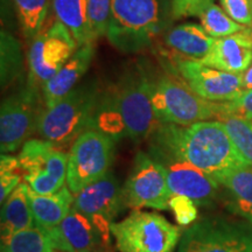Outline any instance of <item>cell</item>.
I'll list each match as a JSON object with an SVG mask.
<instances>
[{
  "label": "cell",
  "instance_id": "obj_23",
  "mask_svg": "<svg viewBox=\"0 0 252 252\" xmlns=\"http://www.w3.org/2000/svg\"><path fill=\"white\" fill-rule=\"evenodd\" d=\"M52 5L56 20L68 28L78 47L94 43L88 24V0H52Z\"/></svg>",
  "mask_w": 252,
  "mask_h": 252
},
{
  "label": "cell",
  "instance_id": "obj_13",
  "mask_svg": "<svg viewBox=\"0 0 252 252\" xmlns=\"http://www.w3.org/2000/svg\"><path fill=\"white\" fill-rule=\"evenodd\" d=\"M173 74L210 102H229L235 99L243 88V74H234L209 67L196 60L176 56L173 59Z\"/></svg>",
  "mask_w": 252,
  "mask_h": 252
},
{
  "label": "cell",
  "instance_id": "obj_4",
  "mask_svg": "<svg viewBox=\"0 0 252 252\" xmlns=\"http://www.w3.org/2000/svg\"><path fill=\"white\" fill-rule=\"evenodd\" d=\"M99 97L97 83L76 87L52 108H45L36 132L59 147L72 145L82 133L91 130Z\"/></svg>",
  "mask_w": 252,
  "mask_h": 252
},
{
  "label": "cell",
  "instance_id": "obj_14",
  "mask_svg": "<svg viewBox=\"0 0 252 252\" xmlns=\"http://www.w3.org/2000/svg\"><path fill=\"white\" fill-rule=\"evenodd\" d=\"M123 204H125L123 188L110 172L100 180L78 191L74 200V207L93 220L106 244H109L113 219Z\"/></svg>",
  "mask_w": 252,
  "mask_h": 252
},
{
  "label": "cell",
  "instance_id": "obj_5",
  "mask_svg": "<svg viewBox=\"0 0 252 252\" xmlns=\"http://www.w3.org/2000/svg\"><path fill=\"white\" fill-rule=\"evenodd\" d=\"M152 102L158 122L187 126L198 122L226 117L224 102H210L198 96L175 74H165L154 81Z\"/></svg>",
  "mask_w": 252,
  "mask_h": 252
},
{
  "label": "cell",
  "instance_id": "obj_34",
  "mask_svg": "<svg viewBox=\"0 0 252 252\" xmlns=\"http://www.w3.org/2000/svg\"><path fill=\"white\" fill-rule=\"evenodd\" d=\"M21 176H24L21 173L0 172V201H1V204L12 194V191L20 185Z\"/></svg>",
  "mask_w": 252,
  "mask_h": 252
},
{
  "label": "cell",
  "instance_id": "obj_15",
  "mask_svg": "<svg viewBox=\"0 0 252 252\" xmlns=\"http://www.w3.org/2000/svg\"><path fill=\"white\" fill-rule=\"evenodd\" d=\"M150 156L165 169L167 185L173 195H184L197 206L210 204L216 197L220 184L197 167L172 154L151 151Z\"/></svg>",
  "mask_w": 252,
  "mask_h": 252
},
{
  "label": "cell",
  "instance_id": "obj_7",
  "mask_svg": "<svg viewBox=\"0 0 252 252\" xmlns=\"http://www.w3.org/2000/svg\"><path fill=\"white\" fill-rule=\"evenodd\" d=\"M115 140L103 132L88 130L70 146L68 153L67 186L71 193L100 180L113 161Z\"/></svg>",
  "mask_w": 252,
  "mask_h": 252
},
{
  "label": "cell",
  "instance_id": "obj_2",
  "mask_svg": "<svg viewBox=\"0 0 252 252\" xmlns=\"http://www.w3.org/2000/svg\"><path fill=\"white\" fill-rule=\"evenodd\" d=\"M154 80L143 68L126 72L117 83L100 93L91 130L103 132L113 140L149 139L159 124L154 112Z\"/></svg>",
  "mask_w": 252,
  "mask_h": 252
},
{
  "label": "cell",
  "instance_id": "obj_16",
  "mask_svg": "<svg viewBox=\"0 0 252 252\" xmlns=\"http://www.w3.org/2000/svg\"><path fill=\"white\" fill-rule=\"evenodd\" d=\"M46 230L58 252H88L106 247L93 220L74 206L58 226Z\"/></svg>",
  "mask_w": 252,
  "mask_h": 252
},
{
  "label": "cell",
  "instance_id": "obj_22",
  "mask_svg": "<svg viewBox=\"0 0 252 252\" xmlns=\"http://www.w3.org/2000/svg\"><path fill=\"white\" fill-rule=\"evenodd\" d=\"M35 225L28 201V185L20 184L6 198L1 208V238Z\"/></svg>",
  "mask_w": 252,
  "mask_h": 252
},
{
  "label": "cell",
  "instance_id": "obj_11",
  "mask_svg": "<svg viewBox=\"0 0 252 252\" xmlns=\"http://www.w3.org/2000/svg\"><path fill=\"white\" fill-rule=\"evenodd\" d=\"M178 252H252V225L203 220L185 230Z\"/></svg>",
  "mask_w": 252,
  "mask_h": 252
},
{
  "label": "cell",
  "instance_id": "obj_18",
  "mask_svg": "<svg viewBox=\"0 0 252 252\" xmlns=\"http://www.w3.org/2000/svg\"><path fill=\"white\" fill-rule=\"evenodd\" d=\"M94 56V43H88L74 53V55L63 64V67L56 72L42 88V98L45 108H52L67 96L76 84L84 76Z\"/></svg>",
  "mask_w": 252,
  "mask_h": 252
},
{
  "label": "cell",
  "instance_id": "obj_28",
  "mask_svg": "<svg viewBox=\"0 0 252 252\" xmlns=\"http://www.w3.org/2000/svg\"><path fill=\"white\" fill-rule=\"evenodd\" d=\"M21 52L18 41L8 33L1 32V83L9 84L20 75Z\"/></svg>",
  "mask_w": 252,
  "mask_h": 252
},
{
  "label": "cell",
  "instance_id": "obj_8",
  "mask_svg": "<svg viewBox=\"0 0 252 252\" xmlns=\"http://www.w3.org/2000/svg\"><path fill=\"white\" fill-rule=\"evenodd\" d=\"M26 83L23 89L12 94L0 109V150L8 154L24 146L36 132L42 108V93Z\"/></svg>",
  "mask_w": 252,
  "mask_h": 252
},
{
  "label": "cell",
  "instance_id": "obj_6",
  "mask_svg": "<svg viewBox=\"0 0 252 252\" xmlns=\"http://www.w3.org/2000/svg\"><path fill=\"white\" fill-rule=\"evenodd\" d=\"M110 230L119 252H174L180 243L179 228L157 213L134 210Z\"/></svg>",
  "mask_w": 252,
  "mask_h": 252
},
{
  "label": "cell",
  "instance_id": "obj_33",
  "mask_svg": "<svg viewBox=\"0 0 252 252\" xmlns=\"http://www.w3.org/2000/svg\"><path fill=\"white\" fill-rule=\"evenodd\" d=\"M226 116H236L252 121V89H244L235 99L224 102Z\"/></svg>",
  "mask_w": 252,
  "mask_h": 252
},
{
  "label": "cell",
  "instance_id": "obj_24",
  "mask_svg": "<svg viewBox=\"0 0 252 252\" xmlns=\"http://www.w3.org/2000/svg\"><path fill=\"white\" fill-rule=\"evenodd\" d=\"M1 252H58L45 228L34 225L1 238Z\"/></svg>",
  "mask_w": 252,
  "mask_h": 252
},
{
  "label": "cell",
  "instance_id": "obj_3",
  "mask_svg": "<svg viewBox=\"0 0 252 252\" xmlns=\"http://www.w3.org/2000/svg\"><path fill=\"white\" fill-rule=\"evenodd\" d=\"M173 20L172 0H111L106 37L124 53L150 47Z\"/></svg>",
  "mask_w": 252,
  "mask_h": 252
},
{
  "label": "cell",
  "instance_id": "obj_36",
  "mask_svg": "<svg viewBox=\"0 0 252 252\" xmlns=\"http://www.w3.org/2000/svg\"><path fill=\"white\" fill-rule=\"evenodd\" d=\"M88 252H110V251H108V249H106V247H100V248L94 249V250L88 251Z\"/></svg>",
  "mask_w": 252,
  "mask_h": 252
},
{
  "label": "cell",
  "instance_id": "obj_32",
  "mask_svg": "<svg viewBox=\"0 0 252 252\" xmlns=\"http://www.w3.org/2000/svg\"><path fill=\"white\" fill-rule=\"evenodd\" d=\"M214 0H172V15L174 20L187 17H200Z\"/></svg>",
  "mask_w": 252,
  "mask_h": 252
},
{
  "label": "cell",
  "instance_id": "obj_25",
  "mask_svg": "<svg viewBox=\"0 0 252 252\" xmlns=\"http://www.w3.org/2000/svg\"><path fill=\"white\" fill-rule=\"evenodd\" d=\"M25 37L33 40L45 27L50 0H12Z\"/></svg>",
  "mask_w": 252,
  "mask_h": 252
},
{
  "label": "cell",
  "instance_id": "obj_26",
  "mask_svg": "<svg viewBox=\"0 0 252 252\" xmlns=\"http://www.w3.org/2000/svg\"><path fill=\"white\" fill-rule=\"evenodd\" d=\"M198 18L201 19V26L214 39L230 36L248 27L232 20L224 9L217 6L215 2L208 6Z\"/></svg>",
  "mask_w": 252,
  "mask_h": 252
},
{
  "label": "cell",
  "instance_id": "obj_31",
  "mask_svg": "<svg viewBox=\"0 0 252 252\" xmlns=\"http://www.w3.org/2000/svg\"><path fill=\"white\" fill-rule=\"evenodd\" d=\"M220 5L236 23L252 26V0H220Z\"/></svg>",
  "mask_w": 252,
  "mask_h": 252
},
{
  "label": "cell",
  "instance_id": "obj_21",
  "mask_svg": "<svg viewBox=\"0 0 252 252\" xmlns=\"http://www.w3.org/2000/svg\"><path fill=\"white\" fill-rule=\"evenodd\" d=\"M217 182L228 191L230 208L252 224V166L245 165L226 172Z\"/></svg>",
  "mask_w": 252,
  "mask_h": 252
},
{
  "label": "cell",
  "instance_id": "obj_20",
  "mask_svg": "<svg viewBox=\"0 0 252 252\" xmlns=\"http://www.w3.org/2000/svg\"><path fill=\"white\" fill-rule=\"evenodd\" d=\"M74 200V194L68 186L50 195L37 194L28 187V201L35 224L41 228L49 229L58 226L70 212Z\"/></svg>",
  "mask_w": 252,
  "mask_h": 252
},
{
  "label": "cell",
  "instance_id": "obj_9",
  "mask_svg": "<svg viewBox=\"0 0 252 252\" xmlns=\"http://www.w3.org/2000/svg\"><path fill=\"white\" fill-rule=\"evenodd\" d=\"M78 49L76 40L59 20L43 27L32 40L28 52L30 86L42 91L45 84L63 67Z\"/></svg>",
  "mask_w": 252,
  "mask_h": 252
},
{
  "label": "cell",
  "instance_id": "obj_12",
  "mask_svg": "<svg viewBox=\"0 0 252 252\" xmlns=\"http://www.w3.org/2000/svg\"><path fill=\"white\" fill-rule=\"evenodd\" d=\"M123 195L126 206L134 209L145 207L157 210L169 209L168 201L172 194L167 185L165 169L150 153L137 154L123 188Z\"/></svg>",
  "mask_w": 252,
  "mask_h": 252
},
{
  "label": "cell",
  "instance_id": "obj_1",
  "mask_svg": "<svg viewBox=\"0 0 252 252\" xmlns=\"http://www.w3.org/2000/svg\"><path fill=\"white\" fill-rule=\"evenodd\" d=\"M150 150L181 158L216 181L226 172L249 165L220 121L187 126L159 123L150 137Z\"/></svg>",
  "mask_w": 252,
  "mask_h": 252
},
{
  "label": "cell",
  "instance_id": "obj_35",
  "mask_svg": "<svg viewBox=\"0 0 252 252\" xmlns=\"http://www.w3.org/2000/svg\"><path fill=\"white\" fill-rule=\"evenodd\" d=\"M243 88L252 89V64L245 72H243Z\"/></svg>",
  "mask_w": 252,
  "mask_h": 252
},
{
  "label": "cell",
  "instance_id": "obj_29",
  "mask_svg": "<svg viewBox=\"0 0 252 252\" xmlns=\"http://www.w3.org/2000/svg\"><path fill=\"white\" fill-rule=\"evenodd\" d=\"M87 15L91 41L94 43V41L108 34L111 0H88Z\"/></svg>",
  "mask_w": 252,
  "mask_h": 252
},
{
  "label": "cell",
  "instance_id": "obj_10",
  "mask_svg": "<svg viewBox=\"0 0 252 252\" xmlns=\"http://www.w3.org/2000/svg\"><path fill=\"white\" fill-rule=\"evenodd\" d=\"M24 179L32 190L41 195L55 194L67 182L68 153L45 139H31L18 156Z\"/></svg>",
  "mask_w": 252,
  "mask_h": 252
},
{
  "label": "cell",
  "instance_id": "obj_30",
  "mask_svg": "<svg viewBox=\"0 0 252 252\" xmlns=\"http://www.w3.org/2000/svg\"><path fill=\"white\" fill-rule=\"evenodd\" d=\"M197 204L191 198L184 195H173L168 201V207L180 225H189L197 219Z\"/></svg>",
  "mask_w": 252,
  "mask_h": 252
},
{
  "label": "cell",
  "instance_id": "obj_27",
  "mask_svg": "<svg viewBox=\"0 0 252 252\" xmlns=\"http://www.w3.org/2000/svg\"><path fill=\"white\" fill-rule=\"evenodd\" d=\"M243 159L252 166V121L236 116L220 119Z\"/></svg>",
  "mask_w": 252,
  "mask_h": 252
},
{
  "label": "cell",
  "instance_id": "obj_19",
  "mask_svg": "<svg viewBox=\"0 0 252 252\" xmlns=\"http://www.w3.org/2000/svg\"><path fill=\"white\" fill-rule=\"evenodd\" d=\"M165 42L180 58L201 61L212 52L216 39L200 25L186 23L169 30L165 35Z\"/></svg>",
  "mask_w": 252,
  "mask_h": 252
},
{
  "label": "cell",
  "instance_id": "obj_17",
  "mask_svg": "<svg viewBox=\"0 0 252 252\" xmlns=\"http://www.w3.org/2000/svg\"><path fill=\"white\" fill-rule=\"evenodd\" d=\"M200 62L223 71L243 74L252 64V26L216 39L212 52Z\"/></svg>",
  "mask_w": 252,
  "mask_h": 252
}]
</instances>
